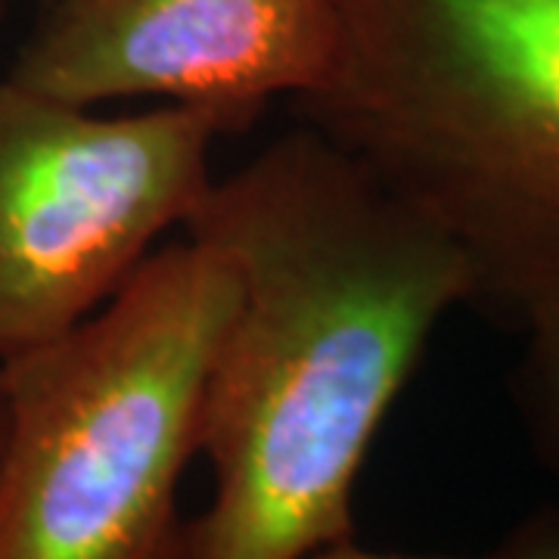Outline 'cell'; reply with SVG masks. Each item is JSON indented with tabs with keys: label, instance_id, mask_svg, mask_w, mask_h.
Instances as JSON below:
<instances>
[{
	"label": "cell",
	"instance_id": "obj_1",
	"mask_svg": "<svg viewBox=\"0 0 559 559\" xmlns=\"http://www.w3.org/2000/svg\"><path fill=\"white\" fill-rule=\"evenodd\" d=\"M187 237L234 261L212 373L205 513L180 557H360L355 485L441 318L473 299L454 240L314 124L215 178Z\"/></svg>",
	"mask_w": 559,
	"mask_h": 559
},
{
	"label": "cell",
	"instance_id": "obj_5",
	"mask_svg": "<svg viewBox=\"0 0 559 559\" xmlns=\"http://www.w3.org/2000/svg\"><path fill=\"white\" fill-rule=\"evenodd\" d=\"M340 40L336 0H47L7 79L91 109L205 106L237 131L274 97L318 94Z\"/></svg>",
	"mask_w": 559,
	"mask_h": 559
},
{
	"label": "cell",
	"instance_id": "obj_4",
	"mask_svg": "<svg viewBox=\"0 0 559 559\" xmlns=\"http://www.w3.org/2000/svg\"><path fill=\"white\" fill-rule=\"evenodd\" d=\"M224 131L205 106L112 119L0 79V364L87 318L187 224Z\"/></svg>",
	"mask_w": 559,
	"mask_h": 559
},
{
	"label": "cell",
	"instance_id": "obj_3",
	"mask_svg": "<svg viewBox=\"0 0 559 559\" xmlns=\"http://www.w3.org/2000/svg\"><path fill=\"white\" fill-rule=\"evenodd\" d=\"M237 305L234 261L187 237L75 326L0 364V559L180 557L178 481L200 454Z\"/></svg>",
	"mask_w": 559,
	"mask_h": 559
},
{
	"label": "cell",
	"instance_id": "obj_6",
	"mask_svg": "<svg viewBox=\"0 0 559 559\" xmlns=\"http://www.w3.org/2000/svg\"><path fill=\"white\" fill-rule=\"evenodd\" d=\"M532 377L538 382L540 417L559 451V326L532 336Z\"/></svg>",
	"mask_w": 559,
	"mask_h": 559
},
{
	"label": "cell",
	"instance_id": "obj_2",
	"mask_svg": "<svg viewBox=\"0 0 559 559\" xmlns=\"http://www.w3.org/2000/svg\"><path fill=\"white\" fill-rule=\"evenodd\" d=\"M340 60L301 116L454 240L473 299L559 326V0H336Z\"/></svg>",
	"mask_w": 559,
	"mask_h": 559
},
{
	"label": "cell",
	"instance_id": "obj_7",
	"mask_svg": "<svg viewBox=\"0 0 559 559\" xmlns=\"http://www.w3.org/2000/svg\"><path fill=\"white\" fill-rule=\"evenodd\" d=\"M7 432H10V411H7V389H3V370H0V463L7 451Z\"/></svg>",
	"mask_w": 559,
	"mask_h": 559
}]
</instances>
